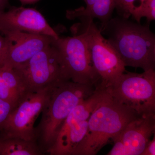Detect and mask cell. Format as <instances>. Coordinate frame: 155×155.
<instances>
[{
	"mask_svg": "<svg viewBox=\"0 0 155 155\" xmlns=\"http://www.w3.org/2000/svg\"><path fill=\"white\" fill-rule=\"evenodd\" d=\"M20 2L23 5L26 4H33V3L36 2L39 0H19Z\"/></svg>",
	"mask_w": 155,
	"mask_h": 155,
	"instance_id": "603a6c76",
	"label": "cell"
},
{
	"mask_svg": "<svg viewBox=\"0 0 155 155\" xmlns=\"http://www.w3.org/2000/svg\"><path fill=\"white\" fill-rule=\"evenodd\" d=\"M43 154L35 140L18 137H0V155Z\"/></svg>",
	"mask_w": 155,
	"mask_h": 155,
	"instance_id": "4fadbf2b",
	"label": "cell"
},
{
	"mask_svg": "<svg viewBox=\"0 0 155 155\" xmlns=\"http://www.w3.org/2000/svg\"><path fill=\"white\" fill-rule=\"evenodd\" d=\"M155 155V135L152 140H150L148 143L145 148L144 150L141 155Z\"/></svg>",
	"mask_w": 155,
	"mask_h": 155,
	"instance_id": "44dd1931",
	"label": "cell"
},
{
	"mask_svg": "<svg viewBox=\"0 0 155 155\" xmlns=\"http://www.w3.org/2000/svg\"><path fill=\"white\" fill-rule=\"evenodd\" d=\"M0 98L11 103L16 107L15 101L8 85L0 74Z\"/></svg>",
	"mask_w": 155,
	"mask_h": 155,
	"instance_id": "ac0fdd59",
	"label": "cell"
},
{
	"mask_svg": "<svg viewBox=\"0 0 155 155\" xmlns=\"http://www.w3.org/2000/svg\"><path fill=\"white\" fill-rule=\"evenodd\" d=\"M56 85L28 92L9 115L0 137H18L26 140H35V122L41 114Z\"/></svg>",
	"mask_w": 155,
	"mask_h": 155,
	"instance_id": "52a82bcc",
	"label": "cell"
},
{
	"mask_svg": "<svg viewBox=\"0 0 155 155\" xmlns=\"http://www.w3.org/2000/svg\"><path fill=\"white\" fill-rule=\"evenodd\" d=\"M2 34L8 41L3 65L12 68L24 64L37 53L49 46L54 39L42 35L21 31H7Z\"/></svg>",
	"mask_w": 155,
	"mask_h": 155,
	"instance_id": "30bf717a",
	"label": "cell"
},
{
	"mask_svg": "<svg viewBox=\"0 0 155 155\" xmlns=\"http://www.w3.org/2000/svg\"><path fill=\"white\" fill-rule=\"evenodd\" d=\"M155 131V114L139 116L129 122L117 135L127 155H141Z\"/></svg>",
	"mask_w": 155,
	"mask_h": 155,
	"instance_id": "8fae6325",
	"label": "cell"
},
{
	"mask_svg": "<svg viewBox=\"0 0 155 155\" xmlns=\"http://www.w3.org/2000/svg\"><path fill=\"white\" fill-rule=\"evenodd\" d=\"M9 5V0H0V12L5 11Z\"/></svg>",
	"mask_w": 155,
	"mask_h": 155,
	"instance_id": "7402d4cb",
	"label": "cell"
},
{
	"mask_svg": "<svg viewBox=\"0 0 155 155\" xmlns=\"http://www.w3.org/2000/svg\"><path fill=\"white\" fill-rule=\"evenodd\" d=\"M0 74L8 87L16 107L29 92L28 87L16 69L12 67L1 65Z\"/></svg>",
	"mask_w": 155,
	"mask_h": 155,
	"instance_id": "5bb4252c",
	"label": "cell"
},
{
	"mask_svg": "<svg viewBox=\"0 0 155 155\" xmlns=\"http://www.w3.org/2000/svg\"><path fill=\"white\" fill-rule=\"evenodd\" d=\"M78 19L80 22L72 26V32L83 35L101 83L107 87L126 71L125 66L108 40L103 36L93 19Z\"/></svg>",
	"mask_w": 155,
	"mask_h": 155,
	"instance_id": "277c9868",
	"label": "cell"
},
{
	"mask_svg": "<svg viewBox=\"0 0 155 155\" xmlns=\"http://www.w3.org/2000/svg\"><path fill=\"white\" fill-rule=\"evenodd\" d=\"M10 31L37 34L54 39L60 37L39 11L22 6L0 12V32Z\"/></svg>",
	"mask_w": 155,
	"mask_h": 155,
	"instance_id": "9c48e42d",
	"label": "cell"
},
{
	"mask_svg": "<svg viewBox=\"0 0 155 155\" xmlns=\"http://www.w3.org/2000/svg\"><path fill=\"white\" fill-rule=\"evenodd\" d=\"M149 25V22L143 25L119 16L111 18L100 29L125 67L147 71L155 68V35Z\"/></svg>",
	"mask_w": 155,
	"mask_h": 155,
	"instance_id": "6da1fadb",
	"label": "cell"
},
{
	"mask_svg": "<svg viewBox=\"0 0 155 155\" xmlns=\"http://www.w3.org/2000/svg\"><path fill=\"white\" fill-rule=\"evenodd\" d=\"M16 69L29 91L55 85L65 81L58 50L51 44Z\"/></svg>",
	"mask_w": 155,
	"mask_h": 155,
	"instance_id": "ba28073f",
	"label": "cell"
},
{
	"mask_svg": "<svg viewBox=\"0 0 155 155\" xmlns=\"http://www.w3.org/2000/svg\"><path fill=\"white\" fill-rule=\"evenodd\" d=\"M125 72L106 87L109 94L140 116L155 114V70Z\"/></svg>",
	"mask_w": 155,
	"mask_h": 155,
	"instance_id": "5b68a950",
	"label": "cell"
},
{
	"mask_svg": "<svg viewBox=\"0 0 155 155\" xmlns=\"http://www.w3.org/2000/svg\"><path fill=\"white\" fill-rule=\"evenodd\" d=\"M14 108L11 103L0 98V133L6 120Z\"/></svg>",
	"mask_w": 155,
	"mask_h": 155,
	"instance_id": "e0dca14e",
	"label": "cell"
},
{
	"mask_svg": "<svg viewBox=\"0 0 155 155\" xmlns=\"http://www.w3.org/2000/svg\"><path fill=\"white\" fill-rule=\"evenodd\" d=\"M132 18L140 23L142 17H146L148 22L155 19V0H145L139 8L132 12Z\"/></svg>",
	"mask_w": 155,
	"mask_h": 155,
	"instance_id": "9a60e30c",
	"label": "cell"
},
{
	"mask_svg": "<svg viewBox=\"0 0 155 155\" xmlns=\"http://www.w3.org/2000/svg\"><path fill=\"white\" fill-rule=\"evenodd\" d=\"M96 86L65 81L56 85L42 111L39 124L35 127V141L43 153H47L59 130L72 110L91 95Z\"/></svg>",
	"mask_w": 155,
	"mask_h": 155,
	"instance_id": "7a4b0ae2",
	"label": "cell"
},
{
	"mask_svg": "<svg viewBox=\"0 0 155 155\" xmlns=\"http://www.w3.org/2000/svg\"><path fill=\"white\" fill-rule=\"evenodd\" d=\"M52 44L59 53L66 80L95 86L101 83L81 34H73L71 37H59L53 39Z\"/></svg>",
	"mask_w": 155,
	"mask_h": 155,
	"instance_id": "8992f818",
	"label": "cell"
},
{
	"mask_svg": "<svg viewBox=\"0 0 155 155\" xmlns=\"http://www.w3.org/2000/svg\"><path fill=\"white\" fill-rule=\"evenodd\" d=\"M145 0H115V8L119 17L128 19L132 12L139 8Z\"/></svg>",
	"mask_w": 155,
	"mask_h": 155,
	"instance_id": "2e32d148",
	"label": "cell"
},
{
	"mask_svg": "<svg viewBox=\"0 0 155 155\" xmlns=\"http://www.w3.org/2000/svg\"><path fill=\"white\" fill-rule=\"evenodd\" d=\"M139 115L108 94L88 119L86 135L72 155H96Z\"/></svg>",
	"mask_w": 155,
	"mask_h": 155,
	"instance_id": "3957f363",
	"label": "cell"
},
{
	"mask_svg": "<svg viewBox=\"0 0 155 155\" xmlns=\"http://www.w3.org/2000/svg\"><path fill=\"white\" fill-rule=\"evenodd\" d=\"M8 47L6 37L0 32V66L2 65Z\"/></svg>",
	"mask_w": 155,
	"mask_h": 155,
	"instance_id": "ffe728a7",
	"label": "cell"
},
{
	"mask_svg": "<svg viewBox=\"0 0 155 155\" xmlns=\"http://www.w3.org/2000/svg\"><path fill=\"white\" fill-rule=\"evenodd\" d=\"M114 146L107 155H127V150L121 140L116 136L113 140Z\"/></svg>",
	"mask_w": 155,
	"mask_h": 155,
	"instance_id": "d6986e66",
	"label": "cell"
},
{
	"mask_svg": "<svg viewBox=\"0 0 155 155\" xmlns=\"http://www.w3.org/2000/svg\"><path fill=\"white\" fill-rule=\"evenodd\" d=\"M85 8L81 7L74 10H68L66 16L70 20L81 18L97 19L101 23V27L105 25L112 18L115 8V0H83Z\"/></svg>",
	"mask_w": 155,
	"mask_h": 155,
	"instance_id": "7c38bea8",
	"label": "cell"
}]
</instances>
